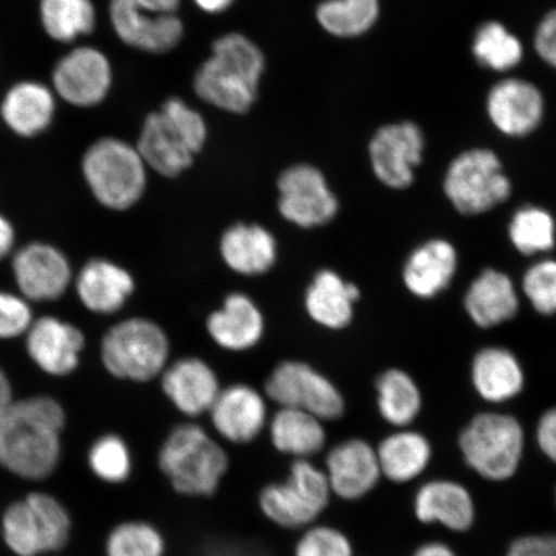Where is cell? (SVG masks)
<instances>
[{
	"instance_id": "cell-22",
	"label": "cell",
	"mask_w": 556,
	"mask_h": 556,
	"mask_svg": "<svg viewBox=\"0 0 556 556\" xmlns=\"http://www.w3.org/2000/svg\"><path fill=\"white\" fill-rule=\"evenodd\" d=\"M74 281L80 303L103 316L119 312L136 289L134 276L127 269L104 258L87 262Z\"/></svg>"
},
{
	"instance_id": "cell-52",
	"label": "cell",
	"mask_w": 556,
	"mask_h": 556,
	"mask_svg": "<svg viewBox=\"0 0 556 556\" xmlns=\"http://www.w3.org/2000/svg\"><path fill=\"white\" fill-rule=\"evenodd\" d=\"M555 500H556V496H555Z\"/></svg>"
},
{
	"instance_id": "cell-39",
	"label": "cell",
	"mask_w": 556,
	"mask_h": 556,
	"mask_svg": "<svg viewBox=\"0 0 556 556\" xmlns=\"http://www.w3.org/2000/svg\"><path fill=\"white\" fill-rule=\"evenodd\" d=\"M90 470L101 481L110 484H121L127 481L134 470L128 444L115 434L102 435L88 452Z\"/></svg>"
},
{
	"instance_id": "cell-48",
	"label": "cell",
	"mask_w": 556,
	"mask_h": 556,
	"mask_svg": "<svg viewBox=\"0 0 556 556\" xmlns=\"http://www.w3.org/2000/svg\"><path fill=\"white\" fill-rule=\"evenodd\" d=\"M16 232L11 222L0 214V262L11 255L15 249Z\"/></svg>"
},
{
	"instance_id": "cell-6",
	"label": "cell",
	"mask_w": 556,
	"mask_h": 556,
	"mask_svg": "<svg viewBox=\"0 0 556 556\" xmlns=\"http://www.w3.org/2000/svg\"><path fill=\"white\" fill-rule=\"evenodd\" d=\"M332 492L324 468L312 460H293L288 477L264 485L260 510L270 523L289 531H303L317 523L328 509Z\"/></svg>"
},
{
	"instance_id": "cell-35",
	"label": "cell",
	"mask_w": 556,
	"mask_h": 556,
	"mask_svg": "<svg viewBox=\"0 0 556 556\" xmlns=\"http://www.w3.org/2000/svg\"><path fill=\"white\" fill-rule=\"evenodd\" d=\"M379 413L388 424L405 429L419 415L421 394L416 382L402 370H388L377 380Z\"/></svg>"
},
{
	"instance_id": "cell-4",
	"label": "cell",
	"mask_w": 556,
	"mask_h": 556,
	"mask_svg": "<svg viewBox=\"0 0 556 556\" xmlns=\"http://www.w3.org/2000/svg\"><path fill=\"white\" fill-rule=\"evenodd\" d=\"M148 170L136 144L116 137L97 139L81 157L88 189L102 206L115 212L128 211L143 198Z\"/></svg>"
},
{
	"instance_id": "cell-41",
	"label": "cell",
	"mask_w": 556,
	"mask_h": 556,
	"mask_svg": "<svg viewBox=\"0 0 556 556\" xmlns=\"http://www.w3.org/2000/svg\"><path fill=\"white\" fill-rule=\"evenodd\" d=\"M523 290L533 308L542 315L556 313V262H540L528 269Z\"/></svg>"
},
{
	"instance_id": "cell-29",
	"label": "cell",
	"mask_w": 556,
	"mask_h": 556,
	"mask_svg": "<svg viewBox=\"0 0 556 556\" xmlns=\"http://www.w3.org/2000/svg\"><path fill=\"white\" fill-rule=\"evenodd\" d=\"M356 285L346 282L330 269H324L313 278L304 304L309 317L326 329L346 328L353 318V307L359 299Z\"/></svg>"
},
{
	"instance_id": "cell-46",
	"label": "cell",
	"mask_w": 556,
	"mask_h": 556,
	"mask_svg": "<svg viewBox=\"0 0 556 556\" xmlns=\"http://www.w3.org/2000/svg\"><path fill=\"white\" fill-rule=\"evenodd\" d=\"M538 442L542 452L556 464V407L542 415L538 427Z\"/></svg>"
},
{
	"instance_id": "cell-16",
	"label": "cell",
	"mask_w": 556,
	"mask_h": 556,
	"mask_svg": "<svg viewBox=\"0 0 556 556\" xmlns=\"http://www.w3.org/2000/svg\"><path fill=\"white\" fill-rule=\"evenodd\" d=\"M110 24L116 37L135 50L168 53L184 39L185 25L177 13L159 15L137 9L128 0H110Z\"/></svg>"
},
{
	"instance_id": "cell-32",
	"label": "cell",
	"mask_w": 556,
	"mask_h": 556,
	"mask_svg": "<svg viewBox=\"0 0 556 556\" xmlns=\"http://www.w3.org/2000/svg\"><path fill=\"white\" fill-rule=\"evenodd\" d=\"M472 382L486 401L505 402L523 389L525 375L516 356L504 348H485L472 363Z\"/></svg>"
},
{
	"instance_id": "cell-44",
	"label": "cell",
	"mask_w": 556,
	"mask_h": 556,
	"mask_svg": "<svg viewBox=\"0 0 556 556\" xmlns=\"http://www.w3.org/2000/svg\"><path fill=\"white\" fill-rule=\"evenodd\" d=\"M532 45L539 59L556 70V9L546 12L539 21Z\"/></svg>"
},
{
	"instance_id": "cell-10",
	"label": "cell",
	"mask_w": 556,
	"mask_h": 556,
	"mask_svg": "<svg viewBox=\"0 0 556 556\" xmlns=\"http://www.w3.org/2000/svg\"><path fill=\"white\" fill-rule=\"evenodd\" d=\"M264 392L278 406L303 409L325 422L338 420L345 413L343 394L333 382L296 361L278 365L269 375Z\"/></svg>"
},
{
	"instance_id": "cell-50",
	"label": "cell",
	"mask_w": 556,
	"mask_h": 556,
	"mask_svg": "<svg viewBox=\"0 0 556 556\" xmlns=\"http://www.w3.org/2000/svg\"><path fill=\"white\" fill-rule=\"evenodd\" d=\"M413 556H456L447 545L440 542H430V544L421 545Z\"/></svg>"
},
{
	"instance_id": "cell-13",
	"label": "cell",
	"mask_w": 556,
	"mask_h": 556,
	"mask_svg": "<svg viewBox=\"0 0 556 556\" xmlns=\"http://www.w3.org/2000/svg\"><path fill=\"white\" fill-rule=\"evenodd\" d=\"M278 211L298 227L313 228L329 224L339 211L336 194L321 170L296 164L281 173L277 182Z\"/></svg>"
},
{
	"instance_id": "cell-8",
	"label": "cell",
	"mask_w": 556,
	"mask_h": 556,
	"mask_svg": "<svg viewBox=\"0 0 556 556\" xmlns=\"http://www.w3.org/2000/svg\"><path fill=\"white\" fill-rule=\"evenodd\" d=\"M443 187L452 205L465 215L489 212L511 193L502 160L483 148L469 149L452 160Z\"/></svg>"
},
{
	"instance_id": "cell-21",
	"label": "cell",
	"mask_w": 556,
	"mask_h": 556,
	"mask_svg": "<svg viewBox=\"0 0 556 556\" xmlns=\"http://www.w3.org/2000/svg\"><path fill=\"white\" fill-rule=\"evenodd\" d=\"M136 148L148 168L165 178L180 176L198 155L160 110L146 116Z\"/></svg>"
},
{
	"instance_id": "cell-17",
	"label": "cell",
	"mask_w": 556,
	"mask_h": 556,
	"mask_svg": "<svg viewBox=\"0 0 556 556\" xmlns=\"http://www.w3.org/2000/svg\"><path fill=\"white\" fill-rule=\"evenodd\" d=\"M26 352L39 370L55 378L72 375L80 364L86 337L75 325L54 316L34 319L25 336Z\"/></svg>"
},
{
	"instance_id": "cell-51",
	"label": "cell",
	"mask_w": 556,
	"mask_h": 556,
	"mask_svg": "<svg viewBox=\"0 0 556 556\" xmlns=\"http://www.w3.org/2000/svg\"><path fill=\"white\" fill-rule=\"evenodd\" d=\"M193 2L197 3L201 11L217 15V13L227 11L235 0H193Z\"/></svg>"
},
{
	"instance_id": "cell-33",
	"label": "cell",
	"mask_w": 556,
	"mask_h": 556,
	"mask_svg": "<svg viewBox=\"0 0 556 556\" xmlns=\"http://www.w3.org/2000/svg\"><path fill=\"white\" fill-rule=\"evenodd\" d=\"M471 54L485 70L507 74L525 59V46L517 34L497 20L479 25L471 40Z\"/></svg>"
},
{
	"instance_id": "cell-49",
	"label": "cell",
	"mask_w": 556,
	"mask_h": 556,
	"mask_svg": "<svg viewBox=\"0 0 556 556\" xmlns=\"http://www.w3.org/2000/svg\"><path fill=\"white\" fill-rule=\"evenodd\" d=\"M13 401L15 400H13L12 382L9 375L4 371V368L0 366V414H2Z\"/></svg>"
},
{
	"instance_id": "cell-40",
	"label": "cell",
	"mask_w": 556,
	"mask_h": 556,
	"mask_svg": "<svg viewBox=\"0 0 556 556\" xmlns=\"http://www.w3.org/2000/svg\"><path fill=\"white\" fill-rule=\"evenodd\" d=\"M294 556H354V547L339 528L315 523L303 530Z\"/></svg>"
},
{
	"instance_id": "cell-24",
	"label": "cell",
	"mask_w": 556,
	"mask_h": 556,
	"mask_svg": "<svg viewBox=\"0 0 556 556\" xmlns=\"http://www.w3.org/2000/svg\"><path fill=\"white\" fill-rule=\"evenodd\" d=\"M208 336L224 350L248 351L261 342L264 318L258 305L245 294L233 293L206 321Z\"/></svg>"
},
{
	"instance_id": "cell-11",
	"label": "cell",
	"mask_w": 556,
	"mask_h": 556,
	"mask_svg": "<svg viewBox=\"0 0 556 556\" xmlns=\"http://www.w3.org/2000/svg\"><path fill=\"white\" fill-rule=\"evenodd\" d=\"M52 89L70 106L93 109L108 99L114 72L108 54L92 46L73 48L51 74Z\"/></svg>"
},
{
	"instance_id": "cell-19",
	"label": "cell",
	"mask_w": 556,
	"mask_h": 556,
	"mask_svg": "<svg viewBox=\"0 0 556 556\" xmlns=\"http://www.w3.org/2000/svg\"><path fill=\"white\" fill-rule=\"evenodd\" d=\"M208 416L214 432L231 444L254 442L266 430L269 421L266 399L247 384L222 389Z\"/></svg>"
},
{
	"instance_id": "cell-45",
	"label": "cell",
	"mask_w": 556,
	"mask_h": 556,
	"mask_svg": "<svg viewBox=\"0 0 556 556\" xmlns=\"http://www.w3.org/2000/svg\"><path fill=\"white\" fill-rule=\"evenodd\" d=\"M506 556H556V536H527L514 542Z\"/></svg>"
},
{
	"instance_id": "cell-3",
	"label": "cell",
	"mask_w": 556,
	"mask_h": 556,
	"mask_svg": "<svg viewBox=\"0 0 556 556\" xmlns=\"http://www.w3.org/2000/svg\"><path fill=\"white\" fill-rule=\"evenodd\" d=\"M157 463L172 489L187 497L213 496L229 468L225 447L194 422L172 430L159 450Z\"/></svg>"
},
{
	"instance_id": "cell-36",
	"label": "cell",
	"mask_w": 556,
	"mask_h": 556,
	"mask_svg": "<svg viewBox=\"0 0 556 556\" xmlns=\"http://www.w3.org/2000/svg\"><path fill=\"white\" fill-rule=\"evenodd\" d=\"M316 17L326 33L337 38H357L372 29L380 17L379 0H325Z\"/></svg>"
},
{
	"instance_id": "cell-38",
	"label": "cell",
	"mask_w": 556,
	"mask_h": 556,
	"mask_svg": "<svg viewBox=\"0 0 556 556\" xmlns=\"http://www.w3.org/2000/svg\"><path fill=\"white\" fill-rule=\"evenodd\" d=\"M165 552L163 533L143 520L116 526L106 540L108 556H164Z\"/></svg>"
},
{
	"instance_id": "cell-12",
	"label": "cell",
	"mask_w": 556,
	"mask_h": 556,
	"mask_svg": "<svg viewBox=\"0 0 556 556\" xmlns=\"http://www.w3.org/2000/svg\"><path fill=\"white\" fill-rule=\"evenodd\" d=\"M424 150L426 136L416 123L403 121L382 125L368 144L375 177L389 189H408L422 162Z\"/></svg>"
},
{
	"instance_id": "cell-34",
	"label": "cell",
	"mask_w": 556,
	"mask_h": 556,
	"mask_svg": "<svg viewBox=\"0 0 556 556\" xmlns=\"http://www.w3.org/2000/svg\"><path fill=\"white\" fill-rule=\"evenodd\" d=\"M40 25L58 43H74L96 30L97 10L92 0H40Z\"/></svg>"
},
{
	"instance_id": "cell-30",
	"label": "cell",
	"mask_w": 556,
	"mask_h": 556,
	"mask_svg": "<svg viewBox=\"0 0 556 556\" xmlns=\"http://www.w3.org/2000/svg\"><path fill=\"white\" fill-rule=\"evenodd\" d=\"M519 303L509 277L496 269H485L470 285L465 308L481 328H492L516 316Z\"/></svg>"
},
{
	"instance_id": "cell-26",
	"label": "cell",
	"mask_w": 556,
	"mask_h": 556,
	"mask_svg": "<svg viewBox=\"0 0 556 556\" xmlns=\"http://www.w3.org/2000/svg\"><path fill=\"white\" fill-rule=\"evenodd\" d=\"M220 255L227 267L242 276L268 273L277 260V242L260 225L238 224L222 236Z\"/></svg>"
},
{
	"instance_id": "cell-15",
	"label": "cell",
	"mask_w": 556,
	"mask_h": 556,
	"mask_svg": "<svg viewBox=\"0 0 556 556\" xmlns=\"http://www.w3.org/2000/svg\"><path fill=\"white\" fill-rule=\"evenodd\" d=\"M485 114L500 134L525 138L544 122L545 96L534 83L509 76L495 83L486 93Z\"/></svg>"
},
{
	"instance_id": "cell-47",
	"label": "cell",
	"mask_w": 556,
	"mask_h": 556,
	"mask_svg": "<svg viewBox=\"0 0 556 556\" xmlns=\"http://www.w3.org/2000/svg\"><path fill=\"white\" fill-rule=\"evenodd\" d=\"M128 2L139 10L159 13V15L177 13L180 5V0H128Z\"/></svg>"
},
{
	"instance_id": "cell-1",
	"label": "cell",
	"mask_w": 556,
	"mask_h": 556,
	"mask_svg": "<svg viewBox=\"0 0 556 556\" xmlns=\"http://www.w3.org/2000/svg\"><path fill=\"white\" fill-rule=\"evenodd\" d=\"M65 409L50 395L13 401L0 414V467L27 481L52 475L61 458Z\"/></svg>"
},
{
	"instance_id": "cell-2",
	"label": "cell",
	"mask_w": 556,
	"mask_h": 556,
	"mask_svg": "<svg viewBox=\"0 0 556 556\" xmlns=\"http://www.w3.org/2000/svg\"><path fill=\"white\" fill-rule=\"evenodd\" d=\"M266 59L261 48L240 33L214 40L212 55L193 78L200 100L231 114H245L258 97Z\"/></svg>"
},
{
	"instance_id": "cell-31",
	"label": "cell",
	"mask_w": 556,
	"mask_h": 556,
	"mask_svg": "<svg viewBox=\"0 0 556 556\" xmlns=\"http://www.w3.org/2000/svg\"><path fill=\"white\" fill-rule=\"evenodd\" d=\"M377 448L381 477L393 483H408L427 469L432 448L426 437L401 429L384 438Z\"/></svg>"
},
{
	"instance_id": "cell-25",
	"label": "cell",
	"mask_w": 556,
	"mask_h": 556,
	"mask_svg": "<svg viewBox=\"0 0 556 556\" xmlns=\"http://www.w3.org/2000/svg\"><path fill=\"white\" fill-rule=\"evenodd\" d=\"M324 422L303 409L280 407L268 421L270 443L278 454L293 460H312L328 444Z\"/></svg>"
},
{
	"instance_id": "cell-9",
	"label": "cell",
	"mask_w": 556,
	"mask_h": 556,
	"mask_svg": "<svg viewBox=\"0 0 556 556\" xmlns=\"http://www.w3.org/2000/svg\"><path fill=\"white\" fill-rule=\"evenodd\" d=\"M465 462L490 481H505L516 475L525 435L511 416L482 414L472 419L460 437Z\"/></svg>"
},
{
	"instance_id": "cell-14",
	"label": "cell",
	"mask_w": 556,
	"mask_h": 556,
	"mask_svg": "<svg viewBox=\"0 0 556 556\" xmlns=\"http://www.w3.org/2000/svg\"><path fill=\"white\" fill-rule=\"evenodd\" d=\"M20 294L29 302H54L74 281L67 256L52 243L35 241L20 248L12 260Z\"/></svg>"
},
{
	"instance_id": "cell-5",
	"label": "cell",
	"mask_w": 556,
	"mask_h": 556,
	"mask_svg": "<svg viewBox=\"0 0 556 556\" xmlns=\"http://www.w3.org/2000/svg\"><path fill=\"white\" fill-rule=\"evenodd\" d=\"M100 352L102 365L114 378L148 382L162 377L170 346L156 323L131 317L111 326L101 340Z\"/></svg>"
},
{
	"instance_id": "cell-28",
	"label": "cell",
	"mask_w": 556,
	"mask_h": 556,
	"mask_svg": "<svg viewBox=\"0 0 556 556\" xmlns=\"http://www.w3.org/2000/svg\"><path fill=\"white\" fill-rule=\"evenodd\" d=\"M456 267L455 248L444 240H430L409 255L403 281L415 296L433 298L448 287Z\"/></svg>"
},
{
	"instance_id": "cell-23",
	"label": "cell",
	"mask_w": 556,
	"mask_h": 556,
	"mask_svg": "<svg viewBox=\"0 0 556 556\" xmlns=\"http://www.w3.org/2000/svg\"><path fill=\"white\" fill-rule=\"evenodd\" d=\"M58 96L51 87L37 80H23L7 90L0 115L12 134L21 138L43 135L51 127Z\"/></svg>"
},
{
	"instance_id": "cell-37",
	"label": "cell",
	"mask_w": 556,
	"mask_h": 556,
	"mask_svg": "<svg viewBox=\"0 0 556 556\" xmlns=\"http://www.w3.org/2000/svg\"><path fill=\"white\" fill-rule=\"evenodd\" d=\"M509 236L520 253L547 252L555 245V222L544 208L526 206L514 214Z\"/></svg>"
},
{
	"instance_id": "cell-18",
	"label": "cell",
	"mask_w": 556,
	"mask_h": 556,
	"mask_svg": "<svg viewBox=\"0 0 556 556\" xmlns=\"http://www.w3.org/2000/svg\"><path fill=\"white\" fill-rule=\"evenodd\" d=\"M324 470L332 496L344 502L366 497L381 478L377 448L361 438H350L332 446L326 454Z\"/></svg>"
},
{
	"instance_id": "cell-27",
	"label": "cell",
	"mask_w": 556,
	"mask_h": 556,
	"mask_svg": "<svg viewBox=\"0 0 556 556\" xmlns=\"http://www.w3.org/2000/svg\"><path fill=\"white\" fill-rule=\"evenodd\" d=\"M414 510L421 523H440L452 531H467L475 521V503L463 485L433 481L416 492Z\"/></svg>"
},
{
	"instance_id": "cell-20",
	"label": "cell",
	"mask_w": 556,
	"mask_h": 556,
	"mask_svg": "<svg viewBox=\"0 0 556 556\" xmlns=\"http://www.w3.org/2000/svg\"><path fill=\"white\" fill-rule=\"evenodd\" d=\"M162 388L172 405L190 419L208 414L222 391L213 368L194 357L166 366Z\"/></svg>"
},
{
	"instance_id": "cell-42",
	"label": "cell",
	"mask_w": 556,
	"mask_h": 556,
	"mask_svg": "<svg viewBox=\"0 0 556 556\" xmlns=\"http://www.w3.org/2000/svg\"><path fill=\"white\" fill-rule=\"evenodd\" d=\"M160 111L186 137L192 149L199 154L207 139V125L203 115L178 97L166 100Z\"/></svg>"
},
{
	"instance_id": "cell-43",
	"label": "cell",
	"mask_w": 556,
	"mask_h": 556,
	"mask_svg": "<svg viewBox=\"0 0 556 556\" xmlns=\"http://www.w3.org/2000/svg\"><path fill=\"white\" fill-rule=\"evenodd\" d=\"M34 319L30 302L26 298L0 290V340L25 337Z\"/></svg>"
},
{
	"instance_id": "cell-7",
	"label": "cell",
	"mask_w": 556,
	"mask_h": 556,
	"mask_svg": "<svg viewBox=\"0 0 556 556\" xmlns=\"http://www.w3.org/2000/svg\"><path fill=\"white\" fill-rule=\"evenodd\" d=\"M72 518L64 504L46 492H31L7 507L2 534L17 556H50L67 545Z\"/></svg>"
}]
</instances>
